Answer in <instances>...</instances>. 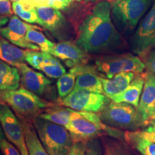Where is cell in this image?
Returning a JSON list of instances; mask_svg holds the SVG:
<instances>
[{
	"mask_svg": "<svg viewBox=\"0 0 155 155\" xmlns=\"http://www.w3.org/2000/svg\"><path fill=\"white\" fill-rule=\"evenodd\" d=\"M111 1L99 0L79 25L75 42L89 55H104L124 46V40L114 24Z\"/></svg>",
	"mask_w": 155,
	"mask_h": 155,
	"instance_id": "1",
	"label": "cell"
},
{
	"mask_svg": "<svg viewBox=\"0 0 155 155\" xmlns=\"http://www.w3.org/2000/svg\"><path fill=\"white\" fill-rule=\"evenodd\" d=\"M66 129L73 141H87L100 137H110L124 141V131L104 124L98 113L73 110Z\"/></svg>",
	"mask_w": 155,
	"mask_h": 155,
	"instance_id": "2",
	"label": "cell"
},
{
	"mask_svg": "<svg viewBox=\"0 0 155 155\" xmlns=\"http://www.w3.org/2000/svg\"><path fill=\"white\" fill-rule=\"evenodd\" d=\"M0 101L7 104L19 119L32 121L44 109L53 105V103L25 88L0 91Z\"/></svg>",
	"mask_w": 155,
	"mask_h": 155,
	"instance_id": "3",
	"label": "cell"
},
{
	"mask_svg": "<svg viewBox=\"0 0 155 155\" xmlns=\"http://www.w3.org/2000/svg\"><path fill=\"white\" fill-rule=\"evenodd\" d=\"M40 141L49 155H68L73 141L65 127L37 116L32 121Z\"/></svg>",
	"mask_w": 155,
	"mask_h": 155,
	"instance_id": "4",
	"label": "cell"
},
{
	"mask_svg": "<svg viewBox=\"0 0 155 155\" xmlns=\"http://www.w3.org/2000/svg\"><path fill=\"white\" fill-rule=\"evenodd\" d=\"M98 114L103 123L119 130H141L149 124L145 121L137 107L127 103L111 101Z\"/></svg>",
	"mask_w": 155,
	"mask_h": 155,
	"instance_id": "5",
	"label": "cell"
},
{
	"mask_svg": "<svg viewBox=\"0 0 155 155\" xmlns=\"http://www.w3.org/2000/svg\"><path fill=\"white\" fill-rule=\"evenodd\" d=\"M155 0H112L111 15L114 24L121 33L136 29Z\"/></svg>",
	"mask_w": 155,
	"mask_h": 155,
	"instance_id": "6",
	"label": "cell"
},
{
	"mask_svg": "<svg viewBox=\"0 0 155 155\" xmlns=\"http://www.w3.org/2000/svg\"><path fill=\"white\" fill-rule=\"evenodd\" d=\"M94 66L98 75L106 78H111L122 72L141 74L146 70L141 58L130 53L100 55L95 60Z\"/></svg>",
	"mask_w": 155,
	"mask_h": 155,
	"instance_id": "7",
	"label": "cell"
},
{
	"mask_svg": "<svg viewBox=\"0 0 155 155\" xmlns=\"http://www.w3.org/2000/svg\"><path fill=\"white\" fill-rule=\"evenodd\" d=\"M130 47L133 53L140 58L155 48V1L134 32Z\"/></svg>",
	"mask_w": 155,
	"mask_h": 155,
	"instance_id": "8",
	"label": "cell"
},
{
	"mask_svg": "<svg viewBox=\"0 0 155 155\" xmlns=\"http://www.w3.org/2000/svg\"><path fill=\"white\" fill-rule=\"evenodd\" d=\"M110 102L111 99L104 94L73 89L69 95L61 98V104L75 111L100 113Z\"/></svg>",
	"mask_w": 155,
	"mask_h": 155,
	"instance_id": "9",
	"label": "cell"
},
{
	"mask_svg": "<svg viewBox=\"0 0 155 155\" xmlns=\"http://www.w3.org/2000/svg\"><path fill=\"white\" fill-rule=\"evenodd\" d=\"M41 26L59 41L67 40L72 35V28L60 10L48 6H36Z\"/></svg>",
	"mask_w": 155,
	"mask_h": 155,
	"instance_id": "10",
	"label": "cell"
},
{
	"mask_svg": "<svg viewBox=\"0 0 155 155\" xmlns=\"http://www.w3.org/2000/svg\"><path fill=\"white\" fill-rule=\"evenodd\" d=\"M0 125L7 139L19 152L28 151L22 122L14 111L2 101H0Z\"/></svg>",
	"mask_w": 155,
	"mask_h": 155,
	"instance_id": "11",
	"label": "cell"
},
{
	"mask_svg": "<svg viewBox=\"0 0 155 155\" xmlns=\"http://www.w3.org/2000/svg\"><path fill=\"white\" fill-rule=\"evenodd\" d=\"M30 29L41 30V28L37 25L25 22L17 15H12L9 17L8 23L2 28L0 35L17 47L27 50H40L38 46L27 39V32Z\"/></svg>",
	"mask_w": 155,
	"mask_h": 155,
	"instance_id": "12",
	"label": "cell"
},
{
	"mask_svg": "<svg viewBox=\"0 0 155 155\" xmlns=\"http://www.w3.org/2000/svg\"><path fill=\"white\" fill-rule=\"evenodd\" d=\"M25 61L30 66L40 71L50 78L58 79L66 73L61 61L46 52L27 50Z\"/></svg>",
	"mask_w": 155,
	"mask_h": 155,
	"instance_id": "13",
	"label": "cell"
},
{
	"mask_svg": "<svg viewBox=\"0 0 155 155\" xmlns=\"http://www.w3.org/2000/svg\"><path fill=\"white\" fill-rule=\"evenodd\" d=\"M51 54L71 68L86 65L89 61V54L81 49L75 42L70 40H63L55 43Z\"/></svg>",
	"mask_w": 155,
	"mask_h": 155,
	"instance_id": "14",
	"label": "cell"
},
{
	"mask_svg": "<svg viewBox=\"0 0 155 155\" xmlns=\"http://www.w3.org/2000/svg\"><path fill=\"white\" fill-rule=\"evenodd\" d=\"M16 68L20 73V82L23 88L39 96H43L53 84L50 78L31 68L25 63L19 64Z\"/></svg>",
	"mask_w": 155,
	"mask_h": 155,
	"instance_id": "15",
	"label": "cell"
},
{
	"mask_svg": "<svg viewBox=\"0 0 155 155\" xmlns=\"http://www.w3.org/2000/svg\"><path fill=\"white\" fill-rule=\"evenodd\" d=\"M142 74L144 84L137 109L149 123L155 112V76L149 71H145Z\"/></svg>",
	"mask_w": 155,
	"mask_h": 155,
	"instance_id": "16",
	"label": "cell"
},
{
	"mask_svg": "<svg viewBox=\"0 0 155 155\" xmlns=\"http://www.w3.org/2000/svg\"><path fill=\"white\" fill-rule=\"evenodd\" d=\"M74 89H85L90 91L104 94L101 76L94 65L86 64L80 65Z\"/></svg>",
	"mask_w": 155,
	"mask_h": 155,
	"instance_id": "17",
	"label": "cell"
},
{
	"mask_svg": "<svg viewBox=\"0 0 155 155\" xmlns=\"http://www.w3.org/2000/svg\"><path fill=\"white\" fill-rule=\"evenodd\" d=\"M142 73L136 75L133 81L124 91L110 97L111 101L118 103H127L137 108L144 84Z\"/></svg>",
	"mask_w": 155,
	"mask_h": 155,
	"instance_id": "18",
	"label": "cell"
},
{
	"mask_svg": "<svg viewBox=\"0 0 155 155\" xmlns=\"http://www.w3.org/2000/svg\"><path fill=\"white\" fill-rule=\"evenodd\" d=\"M136 74L132 72H122L111 78L101 77L104 94L110 98L121 93L129 86Z\"/></svg>",
	"mask_w": 155,
	"mask_h": 155,
	"instance_id": "19",
	"label": "cell"
},
{
	"mask_svg": "<svg viewBox=\"0 0 155 155\" xmlns=\"http://www.w3.org/2000/svg\"><path fill=\"white\" fill-rule=\"evenodd\" d=\"M27 50H23L0 35V59L12 66L24 63Z\"/></svg>",
	"mask_w": 155,
	"mask_h": 155,
	"instance_id": "20",
	"label": "cell"
},
{
	"mask_svg": "<svg viewBox=\"0 0 155 155\" xmlns=\"http://www.w3.org/2000/svg\"><path fill=\"white\" fill-rule=\"evenodd\" d=\"M20 73L16 67L0 59V91L19 88Z\"/></svg>",
	"mask_w": 155,
	"mask_h": 155,
	"instance_id": "21",
	"label": "cell"
},
{
	"mask_svg": "<svg viewBox=\"0 0 155 155\" xmlns=\"http://www.w3.org/2000/svg\"><path fill=\"white\" fill-rule=\"evenodd\" d=\"M73 109L61 104L55 105V104L50 107L44 109L39 115L42 119L48 120L53 123L67 127L68 125L71 114Z\"/></svg>",
	"mask_w": 155,
	"mask_h": 155,
	"instance_id": "22",
	"label": "cell"
},
{
	"mask_svg": "<svg viewBox=\"0 0 155 155\" xmlns=\"http://www.w3.org/2000/svg\"><path fill=\"white\" fill-rule=\"evenodd\" d=\"M24 129L25 141L29 155H49L39 139L33 124L30 121L20 119Z\"/></svg>",
	"mask_w": 155,
	"mask_h": 155,
	"instance_id": "23",
	"label": "cell"
},
{
	"mask_svg": "<svg viewBox=\"0 0 155 155\" xmlns=\"http://www.w3.org/2000/svg\"><path fill=\"white\" fill-rule=\"evenodd\" d=\"M124 141L141 155H155V143L144 138L139 130L124 131Z\"/></svg>",
	"mask_w": 155,
	"mask_h": 155,
	"instance_id": "24",
	"label": "cell"
},
{
	"mask_svg": "<svg viewBox=\"0 0 155 155\" xmlns=\"http://www.w3.org/2000/svg\"><path fill=\"white\" fill-rule=\"evenodd\" d=\"M101 141L104 155H141L124 141L110 137H103Z\"/></svg>",
	"mask_w": 155,
	"mask_h": 155,
	"instance_id": "25",
	"label": "cell"
},
{
	"mask_svg": "<svg viewBox=\"0 0 155 155\" xmlns=\"http://www.w3.org/2000/svg\"><path fill=\"white\" fill-rule=\"evenodd\" d=\"M12 8L14 15L30 24H38L41 26V21L39 18L36 8L29 2L25 1L12 2Z\"/></svg>",
	"mask_w": 155,
	"mask_h": 155,
	"instance_id": "26",
	"label": "cell"
},
{
	"mask_svg": "<svg viewBox=\"0 0 155 155\" xmlns=\"http://www.w3.org/2000/svg\"><path fill=\"white\" fill-rule=\"evenodd\" d=\"M79 70H80V65L73 67L70 69L68 72L65 73L59 78H58L56 87H57L58 94L61 98H65L73 91Z\"/></svg>",
	"mask_w": 155,
	"mask_h": 155,
	"instance_id": "27",
	"label": "cell"
},
{
	"mask_svg": "<svg viewBox=\"0 0 155 155\" xmlns=\"http://www.w3.org/2000/svg\"><path fill=\"white\" fill-rule=\"evenodd\" d=\"M27 39L28 41L35 45L40 48V51L51 54L55 44L48 39L40 30L30 29L27 32Z\"/></svg>",
	"mask_w": 155,
	"mask_h": 155,
	"instance_id": "28",
	"label": "cell"
},
{
	"mask_svg": "<svg viewBox=\"0 0 155 155\" xmlns=\"http://www.w3.org/2000/svg\"><path fill=\"white\" fill-rule=\"evenodd\" d=\"M102 141L99 138H95L86 142V155H103Z\"/></svg>",
	"mask_w": 155,
	"mask_h": 155,
	"instance_id": "29",
	"label": "cell"
},
{
	"mask_svg": "<svg viewBox=\"0 0 155 155\" xmlns=\"http://www.w3.org/2000/svg\"><path fill=\"white\" fill-rule=\"evenodd\" d=\"M139 131L144 138L155 143V119H151L149 121L148 125L144 129L139 130Z\"/></svg>",
	"mask_w": 155,
	"mask_h": 155,
	"instance_id": "30",
	"label": "cell"
},
{
	"mask_svg": "<svg viewBox=\"0 0 155 155\" xmlns=\"http://www.w3.org/2000/svg\"><path fill=\"white\" fill-rule=\"evenodd\" d=\"M147 71L152 73L155 76V48L143 56Z\"/></svg>",
	"mask_w": 155,
	"mask_h": 155,
	"instance_id": "31",
	"label": "cell"
},
{
	"mask_svg": "<svg viewBox=\"0 0 155 155\" xmlns=\"http://www.w3.org/2000/svg\"><path fill=\"white\" fill-rule=\"evenodd\" d=\"M0 150L5 155H22L19 150L14 146V144H12L10 141L6 140L5 139L2 141Z\"/></svg>",
	"mask_w": 155,
	"mask_h": 155,
	"instance_id": "32",
	"label": "cell"
},
{
	"mask_svg": "<svg viewBox=\"0 0 155 155\" xmlns=\"http://www.w3.org/2000/svg\"><path fill=\"white\" fill-rule=\"evenodd\" d=\"M73 2V0H48L47 5L48 7L58 10H65Z\"/></svg>",
	"mask_w": 155,
	"mask_h": 155,
	"instance_id": "33",
	"label": "cell"
},
{
	"mask_svg": "<svg viewBox=\"0 0 155 155\" xmlns=\"http://www.w3.org/2000/svg\"><path fill=\"white\" fill-rule=\"evenodd\" d=\"M86 142L74 141L68 155H86Z\"/></svg>",
	"mask_w": 155,
	"mask_h": 155,
	"instance_id": "34",
	"label": "cell"
},
{
	"mask_svg": "<svg viewBox=\"0 0 155 155\" xmlns=\"http://www.w3.org/2000/svg\"><path fill=\"white\" fill-rule=\"evenodd\" d=\"M12 15L10 0H0V15L10 17Z\"/></svg>",
	"mask_w": 155,
	"mask_h": 155,
	"instance_id": "35",
	"label": "cell"
},
{
	"mask_svg": "<svg viewBox=\"0 0 155 155\" xmlns=\"http://www.w3.org/2000/svg\"><path fill=\"white\" fill-rule=\"evenodd\" d=\"M9 20V17L2 16V15H0V31H1L2 28H4V27L8 23Z\"/></svg>",
	"mask_w": 155,
	"mask_h": 155,
	"instance_id": "36",
	"label": "cell"
},
{
	"mask_svg": "<svg viewBox=\"0 0 155 155\" xmlns=\"http://www.w3.org/2000/svg\"><path fill=\"white\" fill-rule=\"evenodd\" d=\"M78 2H81L84 3H96L98 2L99 0H75Z\"/></svg>",
	"mask_w": 155,
	"mask_h": 155,
	"instance_id": "37",
	"label": "cell"
},
{
	"mask_svg": "<svg viewBox=\"0 0 155 155\" xmlns=\"http://www.w3.org/2000/svg\"><path fill=\"white\" fill-rule=\"evenodd\" d=\"M4 139H5V134H4L1 125H0V147H1L2 141Z\"/></svg>",
	"mask_w": 155,
	"mask_h": 155,
	"instance_id": "38",
	"label": "cell"
},
{
	"mask_svg": "<svg viewBox=\"0 0 155 155\" xmlns=\"http://www.w3.org/2000/svg\"><path fill=\"white\" fill-rule=\"evenodd\" d=\"M12 2H22L25 1V0H10Z\"/></svg>",
	"mask_w": 155,
	"mask_h": 155,
	"instance_id": "39",
	"label": "cell"
},
{
	"mask_svg": "<svg viewBox=\"0 0 155 155\" xmlns=\"http://www.w3.org/2000/svg\"><path fill=\"white\" fill-rule=\"evenodd\" d=\"M21 154H22V155H29V154H28V151H27V152H25L21 153Z\"/></svg>",
	"mask_w": 155,
	"mask_h": 155,
	"instance_id": "40",
	"label": "cell"
},
{
	"mask_svg": "<svg viewBox=\"0 0 155 155\" xmlns=\"http://www.w3.org/2000/svg\"><path fill=\"white\" fill-rule=\"evenodd\" d=\"M153 119H155V112H154V117H153Z\"/></svg>",
	"mask_w": 155,
	"mask_h": 155,
	"instance_id": "41",
	"label": "cell"
},
{
	"mask_svg": "<svg viewBox=\"0 0 155 155\" xmlns=\"http://www.w3.org/2000/svg\"><path fill=\"white\" fill-rule=\"evenodd\" d=\"M0 155H2V153H1V152H0Z\"/></svg>",
	"mask_w": 155,
	"mask_h": 155,
	"instance_id": "42",
	"label": "cell"
}]
</instances>
